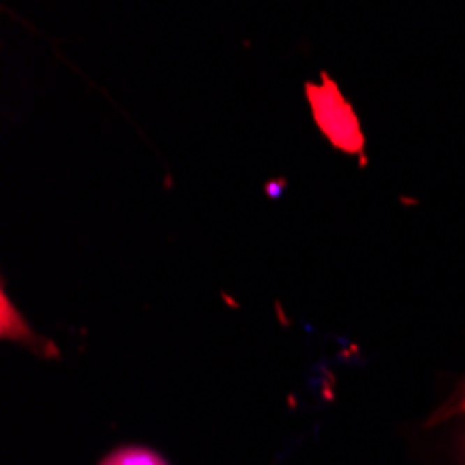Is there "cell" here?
<instances>
[{
	"instance_id": "obj_1",
	"label": "cell",
	"mask_w": 465,
	"mask_h": 465,
	"mask_svg": "<svg viewBox=\"0 0 465 465\" xmlns=\"http://www.w3.org/2000/svg\"><path fill=\"white\" fill-rule=\"evenodd\" d=\"M101 465H168L159 455L148 452V449H120L115 455H109Z\"/></svg>"
}]
</instances>
